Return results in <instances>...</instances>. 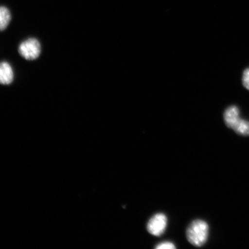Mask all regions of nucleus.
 <instances>
[{
    "label": "nucleus",
    "instance_id": "423d86ee",
    "mask_svg": "<svg viewBox=\"0 0 249 249\" xmlns=\"http://www.w3.org/2000/svg\"><path fill=\"white\" fill-rule=\"evenodd\" d=\"M12 19V16L9 9L1 6L0 7V31L7 29Z\"/></svg>",
    "mask_w": 249,
    "mask_h": 249
},
{
    "label": "nucleus",
    "instance_id": "f03ea898",
    "mask_svg": "<svg viewBox=\"0 0 249 249\" xmlns=\"http://www.w3.org/2000/svg\"><path fill=\"white\" fill-rule=\"evenodd\" d=\"M224 120L226 126L239 135L249 136V121L242 119L239 110L235 106L227 108L224 113Z\"/></svg>",
    "mask_w": 249,
    "mask_h": 249
},
{
    "label": "nucleus",
    "instance_id": "f257e3e1",
    "mask_svg": "<svg viewBox=\"0 0 249 249\" xmlns=\"http://www.w3.org/2000/svg\"><path fill=\"white\" fill-rule=\"evenodd\" d=\"M209 235V226L204 220L197 219L190 224L186 230V238L192 245L201 247L205 244Z\"/></svg>",
    "mask_w": 249,
    "mask_h": 249
},
{
    "label": "nucleus",
    "instance_id": "6e6552de",
    "mask_svg": "<svg viewBox=\"0 0 249 249\" xmlns=\"http://www.w3.org/2000/svg\"><path fill=\"white\" fill-rule=\"evenodd\" d=\"M242 83L246 89L249 90V68L244 71L242 77Z\"/></svg>",
    "mask_w": 249,
    "mask_h": 249
},
{
    "label": "nucleus",
    "instance_id": "39448f33",
    "mask_svg": "<svg viewBox=\"0 0 249 249\" xmlns=\"http://www.w3.org/2000/svg\"><path fill=\"white\" fill-rule=\"evenodd\" d=\"M15 73L12 65L7 61L0 62V85L8 86L14 81Z\"/></svg>",
    "mask_w": 249,
    "mask_h": 249
},
{
    "label": "nucleus",
    "instance_id": "0eeeda50",
    "mask_svg": "<svg viewBox=\"0 0 249 249\" xmlns=\"http://www.w3.org/2000/svg\"><path fill=\"white\" fill-rule=\"evenodd\" d=\"M176 248L175 245L172 242L168 241L161 242L155 247V249H174Z\"/></svg>",
    "mask_w": 249,
    "mask_h": 249
},
{
    "label": "nucleus",
    "instance_id": "20e7f679",
    "mask_svg": "<svg viewBox=\"0 0 249 249\" xmlns=\"http://www.w3.org/2000/svg\"><path fill=\"white\" fill-rule=\"evenodd\" d=\"M167 225V218L164 214H155L149 220L147 223V231L151 235L159 236L166 231Z\"/></svg>",
    "mask_w": 249,
    "mask_h": 249
},
{
    "label": "nucleus",
    "instance_id": "7ed1b4c3",
    "mask_svg": "<svg viewBox=\"0 0 249 249\" xmlns=\"http://www.w3.org/2000/svg\"><path fill=\"white\" fill-rule=\"evenodd\" d=\"M42 46L38 39L29 38L21 42L18 47V53L25 60L34 61L41 54Z\"/></svg>",
    "mask_w": 249,
    "mask_h": 249
}]
</instances>
